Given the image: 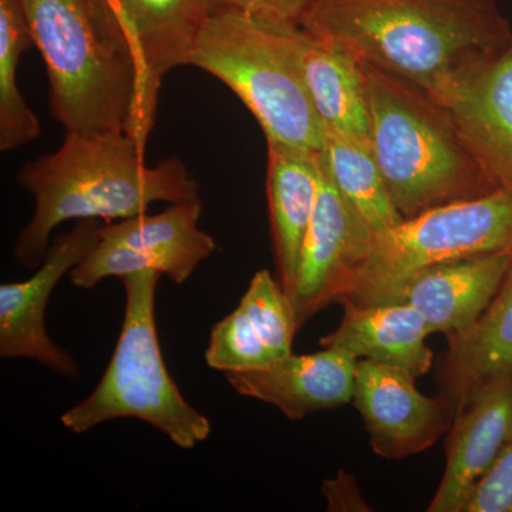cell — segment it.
<instances>
[{"label":"cell","mask_w":512,"mask_h":512,"mask_svg":"<svg viewBox=\"0 0 512 512\" xmlns=\"http://www.w3.org/2000/svg\"><path fill=\"white\" fill-rule=\"evenodd\" d=\"M299 25L429 96L512 43L495 0H312Z\"/></svg>","instance_id":"6da1fadb"},{"label":"cell","mask_w":512,"mask_h":512,"mask_svg":"<svg viewBox=\"0 0 512 512\" xmlns=\"http://www.w3.org/2000/svg\"><path fill=\"white\" fill-rule=\"evenodd\" d=\"M144 154L126 131L66 133L55 153L23 165L18 181L35 198V212L16 239L15 261L39 268L63 222L127 220L146 214L154 202L201 198L180 157L148 167Z\"/></svg>","instance_id":"7a4b0ae2"},{"label":"cell","mask_w":512,"mask_h":512,"mask_svg":"<svg viewBox=\"0 0 512 512\" xmlns=\"http://www.w3.org/2000/svg\"><path fill=\"white\" fill-rule=\"evenodd\" d=\"M362 69L370 143L404 220L498 190L429 94L366 64Z\"/></svg>","instance_id":"3957f363"},{"label":"cell","mask_w":512,"mask_h":512,"mask_svg":"<svg viewBox=\"0 0 512 512\" xmlns=\"http://www.w3.org/2000/svg\"><path fill=\"white\" fill-rule=\"evenodd\" d=\"M284 23L234 9L208 12L188 66L229 87L258 121L266 143L320 153L326 128L293 59Z\"/></svg>","instance_id":"277c9868"},{"label":"cell","mask_w":512,"mask_h":512,"mask_svg":"<svg viewBox=\"0 0 512 512\" xmlns=\"http://www.w3.org/2000/svg\"><path fill=\"white\" fill-rule=\"evenodd\" d=\"M161 276L148 269L120 278L126 311L109 366L96 389L60 417L73 434L87 433L107 421L137 419L183 450L210 437L211 421L184 399L164 363L156 325Z\"/></svg>","instance_id":"5b68a950"},{"label":"cell","mask_w":512,"mask_h":512,"mask_svg":"<svg viewBox=\"0 0 512 512\" xmlns=\"http://www.w3.org/2000/svg\"><path fill=\"white\" fill-rule=\"evenodd\" d=\"M46 64L49 107L66 133L130 131L133 64L101 35L89 0H20Z\"/></svg>","instance_id":"8992f818"},{"label":"cell","mask_w":512,"mask_h":512,"mask_svg":"<svg viewBox=\"0 0 512 512\" xmlns=\"http://www.w3.org/2000/svg\"><path fill=\"white\" fill-rule=\"evenodd\" d=\"M512 251V190L441 205L373 235L365 262L340 305L399 302L424 269L457 259Z\"/></svg>","instance_id":"52a82bcc"},{"label":"cell","mask_w":512,"mask_h":512,"mask_svg":"<svg viewBox=\"0 0 512 512\" xmlns=\"http://www.w3.org/2000/svg\"><path fill=\"white\" fill-rule=\"evenodd\" d=\"M104 39L133 64L137 104L130 134L146 150L158 93L175 67L188 66L207 18L202 0H89Z\"/></svg>","instance_id":"ba28073f"},{"label":"cell","mask_w":512,"mask_h":512,"mask_svg":"<svg viewBox=\"0 0 512 512\" xmlns=\"http://www.w3.org/2000/svg\"><path fill=\"white\" fill-rule=\"evenodd\" d=\"M201 198L170 204L157 215L141 214L101 224L96 247L70 272L80 289H93L107 278L157 271L183 285L202 262L217 251V242L200 227Z\"/></svg>","instance_id":"9c48e42d"},{"label":"cell","mask_w":512,"mask_h":512,"mask_svg":"<svg viewBox=\"0 0 512 512\" xmlns=\"http://www.w3.org/2000/svg\"><path fill=\"white\" fill-rule=\"evenodd\" d=\"M375 231L338 190L319 153V191L289 298L301 329L340 303L365 262Z\"/></svg>","instance_id":"30bf717a"},{"label":"cell","mask_w":512,"mask_h":512,"mask_svg":"<svg viewBox=\"0 0 512 512\" xmlns=\"http://www.w3.org/2000/svg\"><path fill=\"white\" fill-rule=\"evenodd\" d=\"M101 224L97 220L77 221L67 234L53 239L45 261L28 281L0 286V357L26 359L47 369L77 379L76 360L50 338L46 330V308L56 285L70 274L96 247Z\"/></svg>","instance_id":"8fae6325"},{"label":"cell","mask_w":512,"mask_h":512,"mask_svg":"<svg viewBox=\"0 0 512 512\" xmlns=\"http://www.w3.org/2000/svg\"><path fill=\"white\" fill-rule=\"evenodd\" d=\"M430 97L494 187L512 190V43L450 74Z\"/></svg>","instance_id":"7c38bea8"},{"label":"cell","mask_w":512,"mask_h":512,"mask_svg":"<svg viewBox=\"0 0 512 512\" xmlns=\"http://www.w3.org/2000/svg\"><path fill=\"white\" fill-rule=\"evenodd\" d=\"M416 377L373 360L357 362L353 404L377 456L403 460L427 450L450 430L454 414L443 396L427 397Z\"/></svg>","instance_id":"4fadbf2b"},{"label":"cell","mask_w":512,"mask_h":512,"mask_svg":"<svg viewBox=\"0 0 512 512\" xmlns=\"http://www.w3.org/2000/svg\"><path fill=\"white\" fill-rule=\"evenodd\" d=\"M298 330L284 286L262 269L252 278L237 309L212 328L205 362L224 375L265 369L292 355Z\"/></svg>","instance_id":"5bb4252c"},{"label":"cell","mask_w":512,"mask_h":512,"mask_svg":"<svg viewBox=\"0 0 512 512\" xmlns=\"http://www.w3.org/2000/svg\"><path fill=\"white\" fill-rule=\"evenodd\" d=\"M512 440V375L485 384L454 414L446 470L429 512H461L477 481Z\"/></svg>","instance_id":"9a60e30c"},{"label":"cell","mask_w":512,"mask_h":512,"mask_svg":"<svg viewBox=\"0 0 512 512\" xmlns=\"http://www.w3.org/2000/svg\"><path fill=\"white\" fill-rule=\"evenodd\" d=\"M359 360L345 350L322 348L312 355H289L252 372L225 373L229 386L241 396L276 407L286 419L353 402Z\"/></svg>","instance_id":"2e32d148"},{"label":"cell","mask_w":512,"mask_h":512,"mask_svg":"<svg viewBox=\"0 0 512 512\" xmlns=\"http://www.w3.org/2000/svg\"><path fill=\"white\" fill-rule=\"evenodd\" d=\"M512 251L468 256L419 272L399 302L412 305L431 335H456L470 328L487 309L510 269Z\"/></svg>","instance_id":"e0dca14e"},{"label":"cell","mask_w":512,"mask_h":512,"mask_svg":"<svg viewBox=\"0 0 512 512\" xmlns=\"http://www.w3.org/2000/svg\"><path fill=\"white\" fill-rule=\"evenodd\" d=\"M284 33L326 133L370 141L362 64L299 23H284Z\"/></svg>","instance_id":"ac0fdd59"},{"label":"cell","mask_w":512,"mask_h":512,"mask_svg":"<svg viewBox=\"0 0 512 512\" xmlns=\"http://www.w3.org/2000/svg\"><path fill=\"white\" fill-rule=\"evenodd\" d=\"M447 339L439 373L440 394L456 414L485 384L512 375V262L480 318Z\"/></svg>","instance_id":"d6986e66"},{"label":"cell","mask_w":512,"mask_h":512,"mask_svg":"<svg viewBox=\"0 0 512 512\" xmlns=\"http://www.w3.org/2000/svg\"><path fill=\"white\" fill-rule=\"evenodd\" d=\"M335 332L320 339L322 348L345 350L357 360L397 367L416 379L430 372L433 352L426 320L406 302L346 305Z\"/></svg>","instance_id":"ffe728a7"},{"label":"cell","mask_w":512,"mask_h":512,"mask_svg":"<svg viewBox=\"0 0 512 512\" xmlns=\"http://www.w3.org/2000/svg\"><path fill=\"white\" fill-rule=\"evenodd\" d=\"M268 144L266 197L279 282L291 295L319 191V153Z\"/></svg>","instance_id":"44dd1931"},{"label":"cell","mask_w":512,"mask_h":512,"mask_svg":"<svg viewBox=\"0 0 512 512\" xmlns=\"http://www.w3.org/2000/svg\"><path fill=\"white\" fill-rule=\"evenodd\" d=\"M322 157L333 183L373 231L404 220L394 207L369 140L326 133Z\"/></svg>","instance_id":"7402d4cb"},{"label":"cell","mask_w":512,"mask_h":512,"mask_svg":"<svg viewBox=\"0 0 512 512\" xmlns=\"http://www.w3.org/2000/svg\"><path fill=\"white\" fill-rule=\"evenodd\" d=\"M35 46L20 0H0V151L9 153L40 136V121L19 90L23 52Z\"/></svg>","instance_id":"603a6c76"},{"label":"cell","mask_w":512,"mask_h":512,"mask_svg":"<svg viewBox=\"0 0 512 512\" xmlns=\"http://www.w3.org/2000/svg\"><path fill=\"white\" fill-rule=\"evenodd\" d=\"M461 512H512V440L474 485Z\"/></svg>","instance_id":"cb8c5ba5"},{"label":"cell","mask_w":512,"mask_h":512,"mask_svg":"<svg viewBox=\"0 0 512 512\" xmlns=\"http://www.w3.org/2000/svg\"><path fill=\"white\" fill-rule=\"evenodd\" d=\"M208 12L234 9L275 22L301 23L312 0H202Z\"/></svg>","instance_id":"d4e9b609"},{"label":"cell","mask_w":512,"mask_h":512,"mask_svg":"<svg viewBox=\"0 0 512 512\" xmlns=\"http://www.w3.org/2000/svg\"><path fill=\"white\" fill-rule=\"evenodd\" d=\"M322 491L326 500H328L329 511H363L352 498H348V495L355 498L362 497H360L353 477L348 476V474L343 473V471L335 480L325 481Z\"/></svg>","instance_id":"484cf974"}]
</instances>
